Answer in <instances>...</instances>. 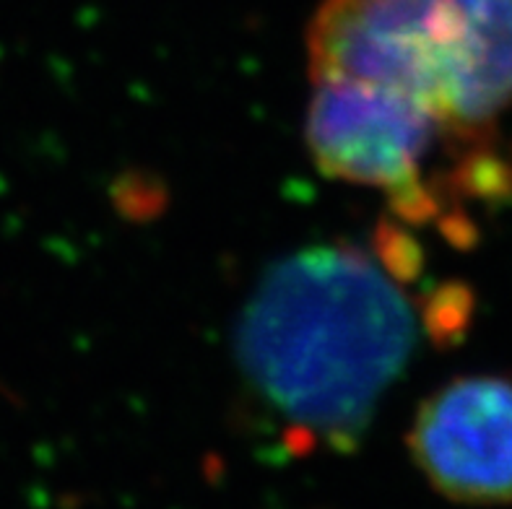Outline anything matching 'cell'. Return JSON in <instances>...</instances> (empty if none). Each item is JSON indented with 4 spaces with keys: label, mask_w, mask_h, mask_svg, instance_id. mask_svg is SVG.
<instances>
[{
    "label": "cell",
    "mask_w": 512,
    "mask_h": 509,
    "mask_svg": "<svg viewBox=\"0 0 512 509\" xmlns=\"http://www.w3.org/2000/svg\"><path fill=\"white\" fill-rule=\"evenodd\" d=\"M401 242L370 252L312 245L273 263L234 328V359L250 393L294 450L349 452L419 341V312L403 281Z\"/></svg>",
    "instance_id": "6da1fadb"
},
{
    "label": "cell",
    "mask_w": 512,
    "mask_h": 509,
    "mask_svg": "<svg viewBox=\"0 0 512 509\" xmlns=\"http://www.w3.org/2000/svg\"><path fill=\"white\" fill-rule=\"evenodd\" d=\"M401 91L476 143L512 107V0H403Z\"/></svg>",
    "instance_id": "7a4b0ae2"
},
{
    "label": "cell",
    "mask_w": 512,
    "mask_h": 509,
    "mask_svg": "<svg viewBox=\"0 0 512 509\" xmlns=\"http://www.w3.org/2000/svg\"><path fill=\"white\" fill-rule=\"evenodd\" d=\"M442 136L440 125L411 99L351 81H318L307 107L305 138L325 177L375 187L398 216L432 221L440 200L424 162Z\"/></svg>",
    "instance_id": "3957f363"
},
{
    "label": "cell",
    "mask_w": 512,
    "mask_h": 509,
    "mask_svg": "<svg viewBox=\"0 0 512 509\" xmlns=\"http://www.w3.org/2000/svg\"><path fill=\"white\" fill-rule=\"evenodd\" d=\"M409 452L429 486L455 504H512V380L463 374L422 400Z\"/></svg>",
    "instance_id": "277c9868"
}]
</instances>
